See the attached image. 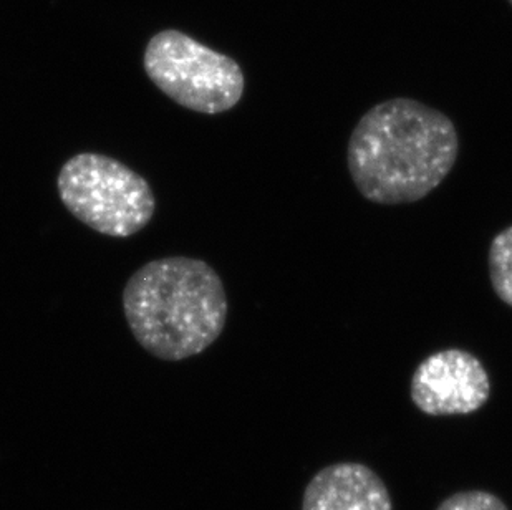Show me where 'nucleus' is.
<instances>
[{
    "instance_id": "nucleus-1",
    "label": "nucleus",
    "mask_w": 512,
    "mask_h": 510,
    "mask_svg": "<svg viewBox=\"0 0 512 510\" xmlns=\"http://www.w3.org/2000/svg\"><path fill=\"white\" fill-rule=\"evenodd\" d=\"M459 154L455 123L413 98L372 106L348 140L347 164L358 193L395 206L426 198L440 186Z\"/></svg>"
},
{
    "instance_id": "nucleus-2",
    "label": "nucleus",
    "mask_w": 512,
    "mask_h": 510,
    "mask_svg": "<svg viewBox=\"0 0 512 510\" xmlns=\"http://www.w3.org/2000/svg\"><path fill=\"white\" fill-rule=\"evenodd\" d=\"M223 279L204 260L174 255L136 270L123 312L136 342L153 357L183 361L213 345L228 320Z\"/></svg>"
},
{
    "instance_id": "nucleus-3",
    "label": "nucleus",
    "mask_w": 512,
    "mask_h": 510,
    "mask_svg": "<svg viewBox=\"0 0 512 510\" xmlns=\"http://www.w3.org/2000/svg\"><path fill=\"white\" fill-rule=\"evenodd\" d=\"M57 189L67 211L103 236H135L155 216L156 198L150 183L105 154L72 156L58 173Z\"/></svg>"
},
{
    "instance_id": "nucleus-4",
    "label": "nucleus",
    "mask_w": 512,
    "mask_h": 510,
    "mask_svg": "<svg viewBox=\"0 0 512 510\" xmlns=\"http://www.w3.org/2000/svg\"><path fill=\"white\" fill-rule=\"evenodd\" d=\"M145 72L173 102L204 115H219L241 102L246 78L234 58L209 49L179 30L151 37Z\"/></svg>"
},
{
    "instance_id": "nucleus-5",
    "label": "nucleus",
    "mask_w": 512,
    "mask_h": 510,
    "mask_svg": "<svg viewBox=\"0 0 512 510\" xmlns=\"http://www.w3.org/2000/svg\"><path fill=\"white\" fill-rule=\"evenodd\" d=\"M410 396L416 408L428 416L471 414L488 403L491 381L473 353L448 348L416 366Z\"/></svg>"
},
{
    "instance_id": "nucleus-6",
    "label": "nucleus",
    "mask_w": 512,
    "mask_h": 510,
    "mask_svg": "<svg viewBox=\"0 0 512 510\" xmlns=\"http://www.w3.org/2000/svg\"><path fill=\"white\" fill-rule=\"evenodd\" d=\"M302 510H393L382 477L358 462H339L315 474L305 487Z\"/></svg>"
},
{
    "instance_id": "nucleus-7",
    "label": "nucleus",
    "mask_w": 512,
    "mask_h": 510,
    "mask_svg": "<svg viewBox=\"0 0 512 510\" xmlns=\"http://www.w3.org/2000/svg\"><path fill=\"white\" fill-rule=\"evenodd\" d=\"M488 267L494 292L512 307V226L494 236L489 246Z\"/></svg>"
},
{
    "instance_id": "nucleus-8",
    "label": "nucleus",
    "mask_w": 512,
    "mask_h": 510,
    "mask_svg": "<svg viewBox=\"0 0 512 510\" xmlns=\"http://www.w3.org/2000/svg\"><path fill=\"white\" fill-rule=\"evenodd\" d=\"M436 510H509L499 497L486 491L458 492L441 502Z\"/></svg>"
},
{
    "instance_id": "nucleus-9",
    "label": "nucleus",
    "mask_w": 512,
    "mask_h": 510,
    "mask_svg": "<svg viewBox=\"0 0 512 510\" xmlns=\"http://www.w3.org/2000/svg\"><path fill=\"white\" fill-rule=\"evenodd\" d=\"M509 4H511V5H512V0H509Z\"/></svg>"
}]
</instances>
